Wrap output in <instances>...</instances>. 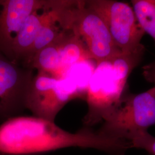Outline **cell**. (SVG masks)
<instances>
[{
	"label": "cell",
	"instance_id": "1",
	"mask_svg": "<svg viewBox=\"0 0 155 155\" xmlns=\"http://www.w3.org/2000/svg\"><path fill=\"white\" fill-rule=\"evenodd\" d=\"M70 147L93 148L109 155H124L127 141L89 127L72 133L54 121L35 116H15L0 125V155H36Z\"/></svg>",
	"mask_w": 155,
	"mask_h": 155
},
{
	"label": "cell",
	"instance_id": "2",
	"mask_svg": "<svg viewBox=\"0 0 155 155\" xmlns=\"http://www.w3.org/2000/svg\"><path fill=\"white\" fill-rule=\"evenodd\" d=\"M145 49L121 53L98 64L89 79L86 93L88 112L84 124L90 127L104 121L119 104L133 70L141 61Z\"/></svg>",
	"mask_w": 155,
	"mask_h": 155
},
{
	"label": "cell",
	"instance_id": "3",
	"mask_svg": "<svg viewBox=\"0 0 155 155\" xmlns=\"http://www.w3.org/2000/svg\"><path fill=\"white\" fill-rule=\"evenodd\" d=\"M58 16L61 28L79 37L96 64L110 61L122 53L102 18L85 1H63Z\"/></svg>",
	"mask_w": 155,
	"mask_h": 155
},
{
	"label": "cell",
	"instance_id": "4",
	"mask_svg": "<svg viewBox=\"0 0 155 155\" xmlns=\"http://www.w3.org/2000/svg\"><path fill=\"white\" fill-rule=\"evenodd\" d=\"M99 131L112 138L129 140L155 125V87L139 94H124L106 117Z\"/></svg>",
	"mask_w": 155,
	"mask_h": 155
},
{
	"label": "cell",
	"instance_id": "5",
	"mask_svg": "<svg viewBox=\"0 0 155 155\" xmlns=\"http://www.w3.org/2000/svg\"><path fill=\"white\" fill-rule=\"evenodd\" d=\"M85 3L102 18L122 53H132L145 48L141 43L145 33L129 4L115 0H87Z\"/></svg>",
	"mask_w": 155,
	"mask_h": 155
},
{
	"label": "cell",
	"instance_id": "6",
	"mask_svg": "<svg viewBox=\"0 0 155 155\" xmlns=\"http://www.w3.org/2000/svg\"><path fill=\"white\" fill-rule=\"evenodd\" d=\"M78 95L77 86L71 87L68 81L38 71L29 85L25 107L33 116L54 122L67 103Z\"/></svg>",
	"mask_w": 155,
	"mask_h": 155
},
{
	"label": "cell",
	"instance_id": "7",
	"mask_svg": "<svg viewBox=\"0 0 155 155\" xmlns=\"http://www.w3.org/2000/svg\"><path fill=\"white\" fill-rule=\"evenodd\" d=\"M32 69L13 61L0 52V117L9 118L25 109Z\"/></svg>",
	"mask_w": 155,
	"mask_h": 155
},
{
	"label": "cell",
	"instance_id": "8",
	"mask_svg": "<svg viewBox=\"0 0 155 155\" xmlns=\"http://www.w3.org/2000/svg\"><path fill=\"white\" fill-rule=\"evenodd\" d=\"M47 0H0V52L9 59L12 47L23 24Z\"/></svg>",
	"mask_w": 155,
	"mask_h": 155
},
{
	"label": "cell",
	"instance_id": "9",
	"mask_svg": "<svg viewBox=\"0 0 155 155\" xmlns=\"http://www.w3.org/2000/svg\"><path fill=\"white\" fill-rule=\"evenodd\" d=\"M56 0H47L41 8L28 17L12 47L9 59L25 67L39 31L52 10Z\"/></svg>",
	"mask_w": 155,
	"mask_h": 155
},
{
	"label": "cell",
	"instance_id": "10",
	"mask_svg": "<svg viewBox=\"0 0 155 155\" xmlns=\"http://www.w3.org/2000/svg\"><path fill=\"white\" fill-rule=\"evenodd\" d=\"M61 70H65L78 63L91 59L83 41L70 31H66L60 40Z\"/></svg>",
	"mask_w": 155,
	"mask_h": 155
},
{
	"label": "cell",
	"instance_id": "11",
	"mask_svg": "<svg viewBox=\"0 0 155 155\" xmlns=\"http://www.w3.org/2000/svg\"><path fill=\"white\" fill-rule=\"evenodd\" d=\"M61 37L57 41L37 52L29 62L28 67L36 68L39 72H45L56 78V74L59 72L61 68L60 40Z\"/></svg>",
	"mask_w": 155,
	"mask_h": 155
},
{
	"label": "cell",
	"instance_id": "12",
	"mask_svg": "<svg viewBox=\"0 0 155 155\" xmlns=\"http://www.w3.org/2000/svg\"><path fill=\"white\" fill-rule=\"evenodd\" d=\"M139 25L155 44V0L131 1Z\"/></svg>",
	"mask_w": 155,
	"mask_h": 155
},
{
	"label": "cell",
	"instance_id": "13",
	"mask_svg": "<svg viewBox=\"0 0 155 155\" xmlns=\"http://www.w3.org/2000/svg\"><path fill=\"white\" fill-rule=\"evenodd\" d=\"M131 148L145 150L150 155H155V137L148 132L140 133L129 141Z\"/></svg>",
	"mask_w": 155,
	"mask_h": 155
},
{
	"label": "cell",
	"instance_id": "14",
	"mask_svg": "<svg viewBox=\"0 0 155 155\" xmlns=\"http://www.w3.org/2000/svg\"><path fill=\"white\" fill-rule=\"evenodd\" d=\"M150 75H155V61L144 66L143 68V77Z\"/></svg>",
	"mask_w": 155,
	"mask_h": 155
},
{
	"label": "cell",
	"instance_id": "15",
	"mask_svg": "<svg viewBox=\"0 0 155 155\" xmlns=\"http://www.w3.org/2000/svg\"><path fill=\"white\" fill-rule=\"evenodd\" d=\"M144 77L145 78V79L147 81H148V82H151V83H153V84H155L154 87H155V75H147V76H145Z\"/></svg>",
	"mask_w": 155,
	"mask_h": 155
}]
</instances>
